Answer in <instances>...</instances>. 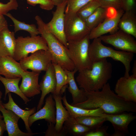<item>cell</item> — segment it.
I'll list each match as a JSON object with an SVG mask.
<instances>
[{"label":"cell","mask_w":136,"mask_h":136,"mask_svg":"<svg viewBox=\"0 0 136 136\" xmlns=\"http://www.w3.org/2000/svg\"><path fill=\"white\" fill-rule=\"evenodd\" d=\"M100 5V7L106 9L113 7L118 10L122 9L121 0H97Z\"/></svg>","instance_id":"obj_35"},{"label":"cell","mask_w":136,"mask_h":136,"mask_svg":"<svg viewBox=\"0 0 136 136\" xmlns=\"http://www.w3.org/2000/svg\"><path fill=\"white\" fill-rule=\"evenodd\" d=\"M122 9L117 10L116 16L112 18H106L95 27L92 29L89 34L90 40L99 38L105 34L113 33L118 30L120 19L124 12Z\"/></svg>","instance_id":"obj_17"},{"label":"cell","mask_w":136,"mask_h":136,"mask_svg":"<svg viewBox=\"0 0 136 136\" xmlns=\"http://www.w3.org/2000/svg\"><path fill=\"white\" fill-rule=\"evenodd\" d=\"M3 102H0V111L3 116L9 136H32L40 133H25L19 129L18 122L20 117L13 111L5 109Z\"/></svg>","instance_id":"obj_16"},{"label":"cell","mask_w":136,"mask_h":136,"mask_svg":"<svg viewBox=\"0 0 136 136\" xmlns=\"http://www.w3.org/2000/svg\"><path fill=\"white\" fill-rule=\"evenodd\" d=\"M25 71L20 64L10 56H0V75L8 78L21 77V75Z\"/></svg>","instance_id":"obj_18"},{"label":"cell","mask_w":136,"mask_h":136,"mask_svg":"<svg viewBox=\"0 0 136 136\" xmlns=\"http://www.w3.org/2000/svg\"><path fill=\"white\" fill-rule=\"evenodd\" d=\"M67 1H63L56 6L51 20L46 26L49 31L65 47L68 42L65 32V11Z\"/></svg>","instance_id":"obj_9"},{"label":"cell","mask_w":136,"mask_h":136,"mask_svg":"<svg viewBox=\"0 0 136 136\" xmlns=\"http://www.w3.org/2000/svg\"><path fill=\"white\" fill-rule=\"evenodd\" d=\"M63 103L69 112L70 116L74 118L86 116H98L105 117V113L100 108L88 109L74 106L68 102L65 94L62 97Z\"/></svg>","instance_id":"obj_23"},{"label":"cell","mask_w":136,"mask_h":136,"mask_svg":"<svg viewBox=\"0 0 136 136\" xmlns=\"http://www.w3.org/2000/svg\"><path fill=\"white\" fill-rule=\"evenodd\" d=\"M133 36L120 29L107 35L99 38L102 42L112 45L122 51L136 53V41Z\"/></svg>","instance_id":"obj_7"},{"label":"cell","mask_w":136,"mask_h":136,"mask_svg":"<svg viewBox=\"0 0 136 136\" xmlns=\"http://www.w3.org/2000/svg\"><path fill=\"white\" fill-rule=\"evenodd\" d=\"M65 70L68 78V91L72 98L73 102L71 105L79 104L85 101L87 98L84 90L78 88L75 79L74 75L78 71L75 68L73 71Z\"/></svg>","instance_id":"obj_21"},{"label":"cell","mask_w":136,"mask_h":136,"mask_svg":"<svg viewBox=\"0 0 136 136\" xmlns=\"http://www.w3.org/2000/svg\"><path fill=\"white\" fill-rule=\"evenodd\" d=\"M114 91L125 100L136 103V74L120 78L116 82Z\"/></svg>","instance_id":"obj_12"},{"label":"cell","mask_w":136,"mask_h":136,"mask_svg":"<svg viewBox=\"0 0 136 136\" xmlns=\"http://www.w3.org/2000/svg\"><path fill=\"white\" fill-rule=\"evenodd\" d=\"M84 91L86 100L72 105L88 109L100 108L105 113L109 114L136 112V103L126 101L119 97L111 90L108 83L100 90Z\"/></svg>","instance_id":"obj_1"},{"label":"cell","mask_w":136,"mask_h":136,"mask_svg":"<svg viewBox=\"0 0 136 136\" xmlns=\"http://www.w3.org/2000/svg\"><path fill=\"white\" fill-rule=\"evenodd\" d=\"M2 92L0 91V102L1 101V99L2 98ZM0 118H3V116L0 113Z\"/></svg>","instance_id":"obj_43"},{"label":"cell","mask_w":136,"mask_h":136,"mask_svg":"<svg viewBox=\"0 0 136 136\" xmlns=\"http://www.w3.org/2000/svg\"><path fill=\"white\" fill-rule=\"evenodd\" d=\"M12 21L14 25V32L20 30H24L28 32L31 36H35L40 34V32L34 24H29L19 21L10 13H8L6 15Z\"/></svg>","instance_id":"obj_28"},{"label":"cell","mask_w":136,"mask_h":136,"mask_svg":"<svg viewBox=\"0 0 136 136\" xmlns=\"http://www.w3.org/2000/svg\"><path fill=\"white\" fill-rule=\"evenodd\" d=\"M106 9V18H112L115 17L117 12V10L114 8L109 7Z\"/></svg>","instance_id":"obj_39"},{"label":"cell","mask_w":136,"mask_h":136,"mask_svg":"<svg viewBox=\"0 0 136 136\" xmlns=\"http://www.w3.org/2000/svg\"><path fill=\"white\" fill-rule=\"evenodd\" d=\"M122 9L124 11L133 10L135 5V0H121Z\"/></svg>","instance_id":"obj_38"},{"label":"cell","mask_w":136,"mask_h":136,"mask_svg":"<svg viewBox=\"0 0 136 136\" xmlns=\"http://www.w3.org/2000/svg\"><path fill=\"white\" fill-rule=\"evenodd\" d=\"M45 72L39 84L41 94L37 107V111L41 108L46 96L50 93L52 94H54L56 87L55 71L52 63Z\"/></svg>","instance_id":"obj_14"},{"label":"cell","mask_w":136,"mask_h":136,"mask_svg":"<svg viewBox=\"0 0 136 136\" xmlns=\"http://www.w3.org/2000/svg\"><path fill=\"white\" fill-rule=\"evenodd\" d=\"M100 5L97 0H93L81 8L77 12V15L85 21L92 14Z\"/></svg>","instance_id":"obj_32"},{"label":"cell","mask_w":136,"mask_h":136,"mask_svg":"<svg viewBox=\"0 0 136 136\" xmlns=\"http://www.w3.org/2000/svg\"><path fill=\"white\" fill-rule=\"evenodd\" d=\"M9 98L8 102L6 103H3L4 107L7 109L13 111L22 120L25 124V127L28 133L32 132L29 126L28 120L29 117L36 112V107L28 110H25L20 108L14 102L11 93H8Z\"/></svg>","instance_id":"obj_20"},{"label":"cell","mask_w":136,"mask_h":136,"mask_svg":"<svg viewBox=\"0 0 136 136\" xmlns=\"http://www.w3.org/2000/svg\"><path fill=\"white\" fill-rule=\"evenodd\" d=\"M55 125L51 123H48V128L45 132V136H64L67 134L63 126L62 131L60 132H57L55 129Z\"/></svg>","instance_id":"obj_37"},{"label":"cell","mask_w":136,"mask_h":136,"mask_svg":"<svg viewBox=\"0 0 136 136\" xmlns=\"http://www.w3.org/2000/svg\"><path fill=\"white\" fill-rule=\"evenodd\" d=\"M132 112H124L115 114H105L106 121L111 122L114 132L110 136H125L129 133V124L136 118Z\"/></svg>","instance_id":"obj_11"},{"label":"cell","mask_w":136,"mask_h":136,"mask_svg":"<svg viewBox=\"0 0 136 136\" xmlns=\"http://www.w3.org/2000/svg\"><path fill=\"white\" fill-rule=\"evenodd\" d=\"M18 6L17 0H9L6 4L0 2V15H5L10 11L17 10Z\"/></svg>","instance_id":"obj_34"},{"label":"cell","mask_w":136,"mask_h":136,"mask_svg":"<svg viewBox=\"0 0 136 136\" xmlns=\"http://www.w3.org/2000/svg\"><path fill=\"white\" fill-rule=\"evenodd\" d=\"M118 27L120 29L136 38V16L133 10L124 12Z\"/></svg>","instance_id":"obj_24"},{"label":"cell","mask_w":136,"mask_h":136,"mask_svg":"<svg viewBox=\"0 0 136 136\" xmlns=\"http://www.w3.org/2000/svg\"><path fill=\"white\" fill-rule=\"evenodd\" d=\"M15 32L7 27L0 32V56H10L14 58L16 39Z\"/></svg>","instance_id":"obj_19"},{"label":"cell","mask_w":136,"mask_h":136,"mask_svg":"<svg viewBox=\"0 0 136 136\" xmlns=\"http://www.w3.org/2000/svg\"><path fill=\"white\" fill-rule=\"evenodd\" d=\"M2 119L0 118V136H3L4 132L6 130L4 121Z\"/></svg>","instance_id":"obj_41"},{"label":"cell","mask_w":136,"mask_h":136,"mask_svg":"<svg viewBox=\"0 0 136 136\" xmlns=\"http://www.w3.org/2000/svg\"><path fill=\"white\" fill-rule=\"evenodd\" d=\"M41 72L24 71L21 74L22 80L19 88L27 97H31L40 94L41 90L38 80Z\"/></svg>","instance_id":"obj_13"},{"label":"cell","mask_w":136,"mask_h":136,"mask_svg":"<svg viewBox=\"0 0 136 136\" xmlns=\"http://www.w3.org/2000/svg\"><path fill=\"white\" fill-rule=\"evenodd\" d=\"M63 126L67 133L74 136H84L91 130L89 128L78 123L75 118L70 116L64 122Z\"/></svg>","instance_id":"obj_26"},{"label":"cell","mask_w":136,"mask_h":136,"mask_svg":"<svg viewBox=\"0 0 136 136\" xmlns=\"http://www.w3.org/2000/svg\"><path fill=\"white\" fill-rule=\"evenodd\" d=\"M108 127V126L103 125L87 132L84 136H110L111 135L107 132Z\"/></svg>","instance_id":"obj_36"},{"label":"cell","mask_w":136,"mask_h":136,"mask_svg":"<svg viewBox=\"0 0 136 136\" xmlns=\"http://www.w3.org/2000/svg\"><path fill=\"white\" fill-rule=\"evenodd\" d=\"M91 30L77 14L65 21V32L67 42L80 40L89 35Z\"/></svg>","instance_id":"obj_10"},{"label":"cell","mask_w":136,"mask_h":136,"mask_svg":"<svg viewBox=\"0 0 136 136\" xmlns=\"http://www.w3.org/2000/svg\"><path fill=\"white\" fill-rule=\"evenodd\" d=\"M112 63L106 58L93 62L92 67L79 72L76 81L81 89L85 91L101 90L112 76Z\"/></svg>","instance_id":"obj_2"},{"label":"cell","mask_w":136,"mask_h":136,"mask_svg":"<svg viewBox=\"0 0 136 136\" xmlns=\"http://www.w3.org/2000/svg\"><path fill=\"white\" fill-rule=\"evenodd\" d=\"M52 60L51 54L48 50H40L20 60L19 63L24 71L30 69L41 72L46 71Z\"/></svg>","instance_id":"obj_8"},{"label":"cell","mask_w":136,"mask_h":136,"mask_svg":"<svg viewBox=\"0 0 136 136\" xmlns=\"http://www.w3.org/2000/svg\"><path fill=\"white\" fill-rule=\"evenodd\" d=\"M56 113L55 102L53 95L51 94L46 98L43 107L29 117L28 120L29 126L30 127L35 122L42 119H44L48 123L55 124Z\"/></svg>","instance_id":"obj_15"},{"label":"cell","mask_w":136,"mask_h":136,"mask_svg":"<svg viewBox=\"0 0 136 136\" xmlns=\"http://www.w3.org/2000/svg\"><path fill=\"white\" fill-rule=\"evenodd\" d=\"M40 50H48L45 41L41 36L18 37L16 39L14 58L17 61H20L28 56L29 53Z\"/></svg>","instance_id":"obj_6"},{"label":"cell","mask_w":136,"mask_h":136,"mask_svg":"<svg viewBox=\"0 0 136 136\" xmlns=\"http://www.w3.org/2000/svg\"><path fill=\"white\" fill-rule=\"evenodd\" d=\"M93 0H68L65 10V21L75 15L81 8Z\"/></svg>","instance_id":"obj_29"},{"label":"cell","mask_w":136,"mask_h":136,"mask_svg":"<svg viewBox=\"0 0 136 136\" xmlns=\"http://www.w3.org/2000/svg\"><path fill=\"white\" fill-rule=\"evenodd\" d=\"M90 40L88 35L80 40L68 42L66 53L79 72L92 67L93 62L88 53Z\"/></svg>","instance_id":"obj_5"},{"label":"cell","mask_w":136,"mask_h":136,"mask_svg":"<svg viewBox=\"0 0 136 136\" xmlns=\"http://www.w3.org/2000/svg\"><path fill=\"white\" fill-rule=\"evenodd\" d=\"M106 17V9L100 7L85 21L87 26L91 30L95 27Z\"/></svg>","instance_id":"obj_30"},{"label":"cell","mask_w":136,"mask_h":136,"mask_svg":"<svg viewBox=\"0 0 136 136\" xmlns=\"http://www.w3.org/2000/svg\"><path fill=\"white\" fill-rule=\"evenodd\" d=\"M7 27L8 25L7 21L4 15H0V32Z\"/></svg>","instance_id":"obj_40"},{"label":"cell","mask_w":136,"mask_h":136,"mask_svg":"<svg viewBox=\"0 0 136 136\" xmlns=\"http://www.w3.org/2000/svg\"><path fill=\"white\" fill-rule=\"evenodd\" d=\"M35 18L40 34L45 41L51 54V63L59 65L64 70H74L75 67L67 54L66 47L49 31L46 23L39 16H36Z\"/></svg>","instance_id":"obj_3"},{"label":"cell","mask_w":136,"mask_h":136,"mask_svg":"<svg viewBox=\"0 0 136 136\" xmlns=\"http://www.w3.org/2000/svg\"><path fill=\"white\" fill-rule=\"evenodd\" d=\"M21 78L19 77L14 78H8L0 75V81L4 86L5 91L4 99L6 100V97L8 93H14L19 96L25 104L30 101L28 98L26 97L22 93L19 86V83Z\"/></svg>","instance_id":"obj_25"},{"label":"cell","mask_w":136,"mask_h":136,"mask_svg":"<svg viewBox=\"0 0 136 136\" xmlns=\"http://www.w3.org/2000/svg\"><path fill=\"white\" fill-rule=\"evenodd\" d=\"M63 1H67L69 0H62Z\"/></svg>","instance_id":"obj_44"},{"label":"cell","mask_w":136,"mask_h":136,"mask_svg":"<svg viewBox=\"0 0 136 136\" xmlns=\"http://www.w3.org/2000/svg\"><path fill=\"white\" fill-rule=\"evenodd\" d=\"M90 44L88 50L89 57L93 62L100 59L110 57L113 60L121 62L125 69L124 76H129L130 64L134 53L128 52L115 50L104 45L99 38L93 39Z\"/></svg>","instance_id":"obj_4"},{"label":"cell","mask_w":136,"mask_h":136,"mask_svg":"<svg viewBox=\"0 0 136 136\" xmlns=\"http://www.w3.org/2000/svg\"><path fill=\"white\" fill-rule=\"evenodd\" d=\"M75 118L78 123L89 128L91 130L102 126L106 121L105 117L103 116H86Z\"/></svg>","instance_id":"obj_27"},{"label":"cell","mask_w":136,"mask_h":136,"mask_svg":"<svg viewBox=\"0 0 136 136\" xmlns=\"http://www.w3.org/2000/svg\"><path fill=\"white\" fill-rule=\"evenodd\" d=\"M52 64L55 71L57 83L54 94H58L62 88L68 84V78L64 70L58 64Z\"/></svg>","instance_id":"obj_31"},{"label":"cell","mask_w":136,"mask_h":136,"mask_svg":"<svg viewBox=\"0 0 136 136\" xmlns=\"http://www.w3.org/2000/svg\"><path fill=\"white\" fill-rule=\"evenodd\" d=\"M55 101L56 108V122L55 128L58 132H60L62 129L64 122L70 116V114L62 105V94H52Z\"/></svg>","instance_id":"obj_22"},{"label":"cell","mask_w":136,"mask_h":136,"mask_svg":"<svg viewBox=\"0 0 136 136\" xmlns=\"http://www.w3.org/2000/svg\"><path fill=\"white\" fill-rule=\"evenodd\" d=\"M29 5L35 6L37 5H39L42 9L46 10H52L54 6L53 3L50 0H26Z\"/></svg>","instance_id":"obj_33"},{"label":"cell","mask_w":136,"mask_h":136,"mask_svg":"<svg viewBox=\"0 0 136 136\" xmlns=\"http://www.w3.org/2000/svg\"><path fill=\"white\" fill-rule=\"evenodd\" d=\"M53 3L55 6H57L63 2L62 0H50Z\"/></svg>","instance_id":"obj_42"}]
</instances>
